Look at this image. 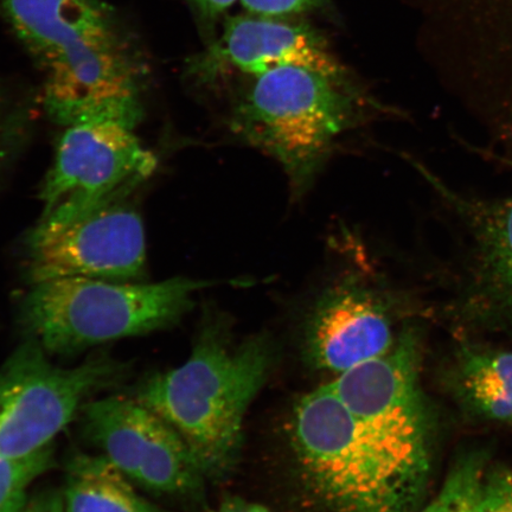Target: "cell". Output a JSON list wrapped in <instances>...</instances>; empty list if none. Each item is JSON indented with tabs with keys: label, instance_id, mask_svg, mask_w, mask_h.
Segmentation results:
<instances>
[{
	"label": "cell",
	"instance_id": "1",
	"mask_svg": "<svg viewBox=\"0 0 512 512\" xmlns=\"http://www.w3.org/2000/svg\"><path fill=\"white\" fill-rule=\"evenodd\" d=\"M0 12L42 78L56 124H140L150 66L139 38L102 0H0Z\"/></svg>",
	"mask_w": 512,
	"mask_h": 512
},
{
	"label": "cell",
	"instance_id": "2",
	"mask_svg": "<svg viewBox=\"0 0 512 512\" xmlns=\"http://www.w3.org/2000/svg\"><path fill=\"white\" fill-rule=\"evenodd\" d=\"M273 361L266 337L233 347L228 324L219 313L207 312L188 360L150 375L132 396L174 428L204 477L219 479L238 460L243 420Z\"/></svg>",
	"mask_w": 512,
	"mask_h": 512
},
{
	"label": "cell",
	"instance_id": "3",
	"mask_svg": "<svg viewBox=\"0 0 512 512\" xmlns=\"http://www.w3.org/2000/svg\"><path fill=\"white\" fill-rule=\"evenodd\" d=\"M291 443L304 488L324 512H415L427 478L390 454L330 383L294 406Z\"/></svg>",
	"mask_w": 512,
	"mask_h": 512
},
{
	"label": "cell",
	"instance_id": "4",
	"mask_svg": "<svg viewBox=\"0 0 512 512\" xmlns=\"http://www.w3.org/2000/svg\"><path fill=\"white\" fill-rule=\"evenodd\" d=\"M210 281L172 278L160 283H113L62 278L30 285L19 304L24 338L50 356H75L119 339L172 328L194 307Z\"/></svg>",
	"mask_w": 512,
	"mask_h": 512
},
{
	"label": "cell",
	"instance_id": "5",
	"mask_svg": "<svg viewBox=\"0 0 512 512\" xmlns=\"http://www.w3.org/2000/svg\"><path fill=\"white\" fill-rule=\"evenodd\" d=\"M360 114L351 86L311 69L283 66L254 76L233 108L229 127L242 142L277 160L293 195L300 197Z\"/></svg>",
	"mask_w": 512,
	"mask_h": 512
},
{
	"label": "cell",
	"instance_id": "6",
	"mask_svg": "<svg viewBox=\"0 0 512 512\" xmlns=\"http://www.w3.org/2000/svg\"><path fill=\"white\" fill-rule=\"evenodd\" d=\"M24 338L0 367V456L25 457L53 445L88 401L117 386L128 368L101 352L64 368Z\"/></svg>",
	"mask_w": 512,
	"mask_h": 512
},
{
	"label": "cell",
	"instance_id": "7",
	"mask_svg": "<svg viewBox=\"0 0 512 512\" xmlns=\"http://www.w3.org/2000/svg\"><path fill=\"white\" fill-rule=\"evenodd\" d=\"M158 165L134 127L92 120L64 126L41 191L38 224L64 226L96 210L127 201Z\"/></svg>",
	"mask_w": 512,
	"mask_h": 512
},
{
	"label": "cell",
	"instance_id": "8",
	"mask_svg": "<svg viewBox=\"0 0 512 512\" xmlns=\"http://www.w3.org/2000/svg\"><path fill=\"white\" fill-rule=\"evenodd\" d=\"M79 418L83 437L139 488L174 498L201 494L206 477L188 445L132 395L88 401Z\"/></svg>",
	"mask_w": 512,
	"mask_h": 512
},
{
	"label": "cell",
	"instance_id": "9",
	"mask_svg": "<svg viewBox=\"0 0 512 512\" xmlns=\"http://www.w3.org/2000/svg\"><path fill=\"white\" fill-rule=\"evenodd\" d=\"M25 259L30 285L62 278L143 283L147 254L142 216L123 201L64 226L37 223L25 241Z\"/></svg>",
	"mask_w": 512,
	"mask_h": 512
},
{
	"label": "cell",
	"instance_id": "10",
	"mask_svg": "<svg viewBox=\"0 0 512 512\" xmlns=\"http://www.w3.org/2000/svg\"><path fill=\"white\" fill-rule=\"evenodd\" d=\"M283 66L311 69L350 86L347 70L316 31L251 14L230 18L219 40L192 57L187 72L190 79L211 86L228 70H239L254 78Z\"/></svg>",
	"mask_w": 512,
	"mask_h": 512
},
{
	"label": "cell",
	"instance_id": "11",
	"mask_svg": "<svg viewBox=\"0 0 512 512\" xmlns=\"http://www.w3.org/2000/svg\"><path fill=\"white\" fill-rule=\"evenodd\" d=\"M396 339L386 299L352 274L323 293L306 325L310 360L337 376L387 355Z\"/></svg>",
	"mask_w": 512,
	"mask_h": 512
},
{
	"label": "cell",
	"instance_id": "12",
	"mask_svg": "<svg viewBox=\"0 0 512 512\" xmlns=\"http://www.w3.org/2000/svg\"><path fill=\"white\" fill-rule=\"evenodd\" d=\"M441 189L465 228L460 274L465 315L512 328V196L483 201Z\"/></svg>",
	"mask_w": 512,
	"mask_h": 512
},
{
	"label": "cell",
	"instance_id": "13",
	"mask_svg": "<svg viewBox=\"0 0 512 512\" xmlns=\"http://www.w3.org/2000/svg\"><path fill=\"white\" fill-rule=\"evenodd\" d=\"M448 381L460 405L476 418L512 420V352L464 347Z\"/></svg>",
	"mask_w": 512,
	"mask_h": 512
},
{
	"label": "cell",
	"instance_id": "14",
	"mask_svg": "<svg viewBox=\"0 0 512 512\" xmlns=\"http://www.w3.org/2000/svg\"><path fill=\"white\" fill-rule=\"evenodd\" d=\"M63 512H162L99 454H76L67 466Z\"/></svg>",
	"mask_w": 512,
	"mask_h": 512
},
{
	"label": "cell",
	"instance_id": "15",
	"mask_svg": "<svg viewBox=\"0 0 512 512\" xmlns=\"http://www.w3.org/2000/svg\"><path fill=\"white\" fill-rule=\"evenodd\" d=\"M53 465V445L25 457L0 456V512H21L29 502L30 486Z\"/></svg>",
	"mask_w": 512,
	"mask_h": 512
},
{
	"label": "cell",
	"instance_id": "16",
	"mask_svg": "<svg viewBox=\"0 0 512 512\" xmlns=\"http://www.w3.org/2000/svg\"><path fill=\"white\" fill-rule=\"evenodd\" d=\"M483 466L477 457L465 459L446 480L438 496L444 512H472Z\"/></svg>",
	"mask_w": 512,
	"mask_h": 512
},
{
	"label": "cell",
	"instance_id": "17",
	"mask_svg": "<svg viewBox=\"0 0 512 512\" xmlns=\"http://www.w3.org/2000/svg\"><path fill=\"white\" fill-rule=\"evenodd\" d=\"M472 512H512V472L498 469L483 473Z\"/></svg>",
	"mask_w": 512,
	"mask_h": 512
},
{
	"label": "cell",
	"instance_id": "18",
	"mask_svg": "<svg viewBox=\"0 0 512 512\" xmlns=\"http://www.w3.org/2000/svg\"><path fill=\"white\" fill-rule=\"evenodd\" d=\"M248 14L267 18H285L313 11L325 0H240Z\"/></svg>",
	"mask_w": 512,
	"mask_h": 512
},
{
	"label": "cell",
	"instance_id": "19",
	"mask_svg": "<svg viewBox=\"0 0 512 512\" xmlns=\"http://www.w3.org/2000/svg\"><path fill=\"white\" fill-rule=\"evenodd\" d=\"M16 114L6 88L0 83V171H3L10 160L19 133Z\"/></svg>",
	"mask_w": 512,
	"mask_h": 512
},
{
	"label": "cell",
	"instance_id": "20",
	"mask_svg": "<svg viewBox=\"0 0 512 512\" xmlns=\"http://www.w3.org/2000/svg\"><path fill=\"white\" fill-rule=\"evenodd\" d=\"M63 494L55 490H46L30 497L21 512H63Z\"/></svg>",
	"mask_w": 512,
	"mask_h": 512
},
{
	"label": "cell",
	"instance_id": "21",
	"mask_svg": "<svg viewBox=\"0 0 512 512\" xmlns=\"http://www.w3.org/2000/svg\"><path fill=\"white\" fill-rule=\"evenodd\" d=\"M192 8L208 21H214L240 0H189Z\"/></svg>",
	"mask_w": 512,
	"mask_h": 512
},
{
	"label": "cell",
	"instance_id": "22",
	"mask_svg": "<svg viewBox=\"0 0 512 512\" xmlns=\"http://www.w3.org/2000/svg\"><path fill=\"white\" fill-rule=\"evenodd\" d=\"M210 512H271L264 505L243 501L240 498H230L223 502L219 508Z\"/></svg>",
	"mask_w": 512,
	"mask_h": 512
},
{
	"label": "cell",
	"instance_id": "23",
	"mask_svg": "<svg viewBox=\"0 0 512 512\" xmlns=\"http://www.w3.org/2000/svg\"><path fill=\"white\" fill-rule=\"evenodd\" d=\"M420 512H444L443 507H441V503L439 501V498L435 499L434 502H432L430 505H428L427 508Z\"/></svg>",
	"mask_w": 512,
	"mask_h": 512
}]
</instances>
